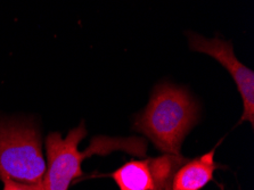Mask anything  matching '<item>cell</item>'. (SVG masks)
I'll list each match as a JSON object with an SVG mask.
<instances>
[{"label": "cell", "instance_id": "cell-7", "mask_svg": "<svg viewBox=\"0 0 254 190\" xmlns=\"http://www.w3.org/2000/svg\"><path fill=\"white\" fill-rule=\"evenodd\" d=\"M188 158L180 154H164L147 158L148 168L154 182V190H172L173 178Z\"/></svg>", "mask_w": 254, "mask_h": 190}, {"label": "cell", "instance_id": "cell-2", "mask_svg": "<svg viewBox=\"0 0 254 190\" xmlns=\"http://www.w3.org/2000/svg\"><path fill=\"white\" fill-rule=\"evenodd\" d=\"M87 130L82 122L72 129L65 139L60 132H53L46 139L47 166L42 184L46 190H68L71 182L83 176L81 163L92 155H106L114 150H125L137 156H145L146 142L139 138L96 137L83 153L79 152L80 141Z\"/></svg>", "mask_w": 254, "mask_h": 190}, {"label": "cell", "instance_id": "cell-3", "mask_svg": "<svg viewBox=\"0 0 254 190\" xmlns=\"http://www.w3.org/2000/svg\"><path fill=\"white\" fill-rule=\"evenodd\" d=\"M46 163L36 127L0 120V179L40 182Z\"/></svg>", "mask_w": 254, "mask_h": 190}, {"label": "cell", "instance_id": "cell-5", "mask_svg": "<svg viewBox=\"0 0 254 190\" xmlns=\"http://www.w3.org/2000/svg\"><path fill=\"white\" fill-rule=\"evenodd\" d=\"M214 162V150L203 156L188 160L173 178L172 190H201L213 180L214 171L219 168Z\"/></svg>", "mask_w": 254, "mask_h": 190}, {"label": "cell", "instance_id": "cell-1", "mask_svg": "<svg viewBox=\"0 0 254 190\" xmlns=\"http://www.w3.org/2000/svg\"><path fill=\"white\" fill-rule=\"evenodd\" d=\"M198 119V107L187 90L164 83L154 90L145 111L134 122L160 152L180 154L183 141Z\"/></svg>", "mask_w": 254, "mask_h": 190}, {"label": "cell", "instance_id": "cell-8", "mask_svg": "<svg viewBox=\"0 0 254 190\" xmlns=\"http://www.w3.org/2000/svg\"><path fill=\"white\" fill-rule=\"evenodd\" d=\"M3 182L2 190H46L42 181L40 182H23L10 178H1Z\"/></svg>", "mask_w": 254, "mask_h": 190}, {"label": "cell", "instance_id": "cell-6", "mask_svg": "<svg viewBox=\"0 0 254 190\" xmlns=\"http://www.w3.org/2000/svg\"><path fill=\"white\" fill-rule=\"evenodd\" d=\"M120 190H154L147 160H133L112 173Z\"/></svg>", "mask_w": 254, "mask_h": 190}, {"label": "cell", "instance_id": "cell-4", "mask_svg": "<svg viewBox=\"0 0 254 190\" xmlns=\"http://www.w3.org/2000/svg\"><path fill=\"white\" fill-rule=\"evenodd\" d=\"M188 39L191 50L213 57L229 72L243 99L244 112L241 121H249L253 126L254 72L237 60L234 54L232 42L222 40L220 38L206 39L193 32L188 33Z\"/></svg>", "mask_w": 254, "mask_h": 190}]
</instances>
